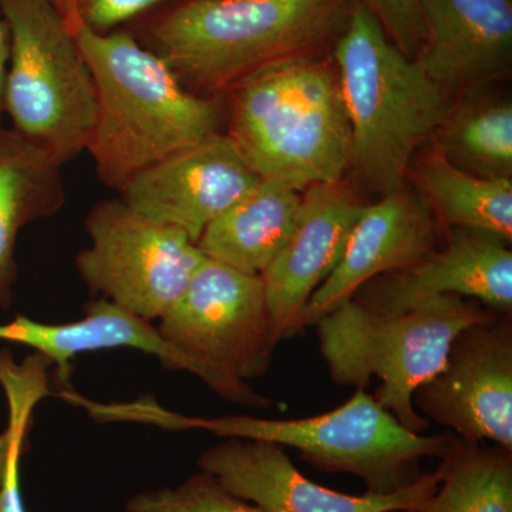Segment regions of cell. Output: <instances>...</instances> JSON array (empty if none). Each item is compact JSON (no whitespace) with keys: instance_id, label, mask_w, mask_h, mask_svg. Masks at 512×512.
Listing matches in <instances>:
<instances>
[{"instance_id":"6da1fadb","label":"cell","mask_w":512,"mask_h":512,"mask_svg":"<svg viewBox=\"0 0 512 512\" xmlns=\"http://www.w3.org/2000/svg\"><path fill=\"white\" fill-rule=\"evenodd\" d=\"M356 0H181L128 30L185 89L221 99L278 64L330 55Z\"/></svg>"},{"instance_id":"7a4b0ae2","label":"cell","mask_w":512,"mask_h":512,"mask_svg":"<svg viewBox=\"0 0 512 512\" xmlns=\"http://www.w3.org/2000/svg\"><path fill=\"white\" fill-rule=\"evenodd\" d=\"M77 43L96 86V120L86 150L101 183L120 191L141 171L221 133V99L185 89L168 64L128 29Z\"/></svg>"},{"instance_id":"3957f363","label":"cell","mask_w":512,"mask_h":512,"mask_svg":"<svg viewBox=\"0 0 512 512\" xmlns=\"http://www.w3.org/2000/svg\"><path fill=\"white\" fill-rule=\"evenodd\" d=\"M227 97V134L259 177L303 192L342 181L352 167V130L332 53L266 69Z\"/></svg>"},{"instance_id":"277c9868","label":"cell","mask_w":512,"mask_h":512,"mask_svg":"<svg viewBox=\"0 0 512 512\" xmlns=\"http://www.w3.org/2000/svg\"><path fill=\"white\" fill-rule=\"evenodd\" d=\"M332 57L352 130L353 165L383 197L403 187L417 148L453 109L450 94L357 0Z\"/></svg>"},{"instance_id":"5b68a950","label":"cell","mask_w":512,"mask_h":512,"mask_svg":"<svg viewBox=\"0 0 512 512\" xmlns=\"http://www.w3.org/2000/svg\"><path fill=\"white\" fill-rule=\"evenodd\" d=\"M495 313L480 302L460 296H439L403 312L372 308L359 299L340 303L315 323L320 353L330 377L340 386L366 389L380 382L375 399L406 429H429L413 397L436 375L453 340Z\"/></svg>"},{"instance_id":"8992f818","label":"cell","mask_w":512,"mask_h":512,"mask_svg":"<svg viewBox=\"0 0 512 512\" xmlns=\"http://www.w3.org/2000/svg\"><path fill=\"white\" fill-rule=\"evenodd\" d=\"M147 424L167 430H204L222 437L264 440L292 447L303 460L326 473L359 477L373 494H392L421 477V460L441 458L456 434L413 433L365 389L328 413L299 420L249 416H184L153 403Z\"/></svg>"},{"instance_id":"52a82bcc","label":"cell","mask_w":512,"mask_h":512,"mask_svg":"<svg viewBox=\"0 0 512 512\" xmlns=\"http://www.w3.org/2000/svg\"><path fill=\"white\" fill-rule=\"evenodd\" d=\"M9 28L5 113L13 130L63 165L86 150L96 86L76 33L52 0H0Z\"/></svg>"},{"instance_id":"ba28073f","label":"cell","mask_w":512,"mask_h":512,"mask_svg":"<svg viewBox=\"0 0 512 512\" xmlns=\"http://www.w3.org/2000/svg\"><path fill=\"white\" fill-rule=\"evenodd\" d=\"M157 329L222 399L239 406H268L269 400L248 383L268 370L279 343L262 276L205 256Z\"/></svg>"},{"instance_id":"9c48e42d","label":"cell","mask_w":512,"mask_h":512,"mask_svg":"<svg viewBox=\"0 0 512 512\" xmlns=\"http://www.w3.org/2000/svg\"><path fill=\"white\" fill-rule=\"evenodd\" d=\"M86 229L90 244L76 256L84 284L147 322L173 308L205 259L185 232L151 220L121 198L97 202Z\"/></svg>"},{"instance_id":"30bf717a","label":"cell","mask_w":512,"mask_h":512,"mask_svg":"<svg viewBox=\"0 0 512 512\" xmlns=\"http://www.w3.org/2000/svg\"><path fill=\"white\" fill-rule=\"evenodd\" d=\"M417 412L460 439L512 451V323L495 313L451 343L439 372L413 397Z\"/></svg>"},{"instance_id":"8fae6325","label":"cell","mask_w":512,"mask_h":512,"mask_svg":"<svg viewBox=\"0 0 512 512\" xmlns=\"http://www.w3.org/2000/svg\"><path fill=\"white\" fill-rule=\"evenodd\" d=\"M198 468L261 512H412L423 507L440 484L436 468L396 493L343 494L299 473L285 447L239 437H224L204 451Z\"/></svg>"},{"instance_id":"7c38bea8","label":"cell","mask_w":512,"mask_h":512,"mask_svg":"<svg viewBox=\"0 0 512 512\" xmlns=\"http://www.w3.org/2000/svg\"><path fill=\"white\" fill-rule=\"evenodd\" d=\"M261 180L227 133L205 138L158 161L120 190L128 207L185 232H202Z\"/></svg>"},{"instance_id":"4fadbf2b","label":"cell","mask_w":512,"mask_h":512,"mask_svg":"<svg viewBox=\"0 0 512 512\" xmlns=\"http://www.w3.org/2000/svg\"><path fill=\"white\" fill-rule=\"evenodd\" d=\"M363 208L342 181L302 192L291 235L262 275L279 342L302 329L309 299L338 266Z\"/></svg>"},{"instance_id":"5bb4252c","label":"cell","mask_w":512,"mask_h":512,"mask_svg":"<svg viewBox=\"0 0 512 512\" xmlns=\"http://www.w3.org/2000/svg\"><path fill=\"white\" fill-rule=\"evenodd\" d=\"M359 292L360 302L380 311L403 312L430 299L453 295L511 316L512 252L507 241L497 235L456 228L443 249L410 268L373 279Z\"/></svg>"},{"instance_id":"9a60e30c","label":"cell","mask_w":512,"mask_h":512,"mask_svg":"<svg viewBox=\"0 0 512 512\" xmlns=\"http://www.w3.org/2000/svg\"><path fill=\"white\" fill-rule=\"evenodd\" d=\"M436 238V218L420 194L400 187L365 205L338 266L309 299L302 328L355 298L373 279L416 265L436 251Z\"/></svg>"},{"instance_id":"2e32d148","label":"cell","mask_w":512,"mask_h":512,"mask_svg":"<svg viewBox=\"0 0 512 512\" xmlns=\"http://www.w3.org/2000/svg\"><path fill=\"white\" fill-rule=\"evenodd\" d=\"M423 45L416 62L447 94L507 72L512 0H419Z\"/></svg>"},{"instance_id":"e0dca14e","label":"cell","mask_w":512,"mask_h":512,"mask_svg":"<svg viewBox=\"0 0 512 512\" xmlns=\"http://www.w3.org/2000/svg\"><path fill=\"white\" fill-rule=\"evenodd\" d=\"M0 340L45 356L66 386L77 356L121 348L141 350L168 369L198 375L197 367L165 342L157 326L103 298L87 303L83 318L74 322L45 323L18 315L12 322L0 323Z\"/></svg>"},{"instance_id":"ac0fdd59","label":"cell","mask_w":512,"mask_h":512,"mask_svg":"<svg viewBox=\"0 0 512 512\" xmlns=\"http://www.w3.org/2000/svg\"><path fill=\"white\" fill-rule=\"evenodd\" d=\"M63 164L12 127L0 124V309L9 311L19 268L16 244L32 222L53 217L66 202Z\"/></svg>"},{"instance_id":"d6986e66","label":"cell","mask_w":512,"mask_h":512,"mask_svg":"<svg viewBox=\"0 0 512 512\" xmlns=\"http://www.w3.org/2000/svg\"><path fill=\"white\" fill-rule=\"evenodd\" d=\"M302 194L281 181L258 184L208 225L197 245L207 258L262 276L285 247Z\"/></svg>"},{"instance_id":"ffe728a7","label":"cell","mask_w":512,"mask_h":512,"mask_svg":"<svg viewBox=\"0 0 512 512\" xmlns=\"http://www.w3.org/2000/svg\"><path fill=\"white\" fill-rule=\"evenodd\" d=\"M420 197L446 227L512 239V180L485 178L451 164L437 148L417 168Z\"/></svg>"},{"instance_id":"44dd1931","label":"cell","mask_w":512,"mask_h":512,"mask_svg":"<svg viewBox=\"0 0 512 512\" xmlns=\"http://www.w3.org/2000/svg\"><path fill=\"white\" fill-rule=\"evenodd\" d=\"M440 484L412 512H512V451L454 437L440 458Z\"/></svg>"},{"instance_id":"7402d4cb","label":"cell","mask_w":512,"mask_h":512,"mask_svg":"<svg viewBox=\"0 0 512 512\" xmlns=\"http://www.w3.org/2000/svg\"><path fill=\"white\" fill-rule=\"evenodd\" d=\"M434 136L437 150L461 170L512 180L510 101L468 100L453 106Z\"/></svg>"},{"instance_id":"603a6c76","label":"cell","mask_w":512,"mask_h":512,"mask_svg":"<svg viewBox=\"0 0 512 512\" xmlns=\"http://www.w3.org/2000/svg\"><path fill=\"white\" fill-rule=\"evenodd\" d=\"M49 366L45 357L36 353L16 363L9 352H0V386L8 402V427L12 430L8 467L0 485V512H28L20 490V461L25 453L33 410L50 394Z\"/></svg>"},{"instance_id":"cb8c5ba5","label":"cell","mask_w":512,"mask_h":512,"mask_svg":"<svg viewBox=\"0 0 512 512\" xmlns=\"http://www.w3.org/2000/svg\"><path fill=\"white\" fill-rule=\"evenodd\" d=\"M124 512H261L235 497L215 478L198 471L173 487L138 491L128 498Z\"/></svg>"},{"instance_id":"d4e9b609","label":"cell","mask_w":512,"mask_h":512,"mask_svg":"<svg viewBox=\"0 0 512 512\" xmlns=\"http://www.w3.org/2000/svg\"><path fill=\"white\" fill-rule=\"evenodd\" d=\"M382 25L404 55L416 59L423 45V20L419 0H357Z\"/></svg>"},{"instance_id":"484cf974","label":"cell","mask_w":512,"mask_h":512,"mask_svg":"<svg viewBox=\"0 0 512 512\" xmlns=\"http://www.w3.org/2000/svg\"><path fill=\"white\" fill-rule=\"evenodd\" d=\"M178 2L181 0H79L80 25L107 35Z\"/></svg>"},{"instance_id":"4316f807","label":"cell","mask_w":512,"mask_h":512,"mask_svg":"<svg viewBox=\"0 0 512 512\" xmlns=\"http://www.w3.org/2000/svg\"><path fill=\"white\" fill-rule=\"evenodd\" d=\"M9 55V28L5 20L0 19V124H2L3 114H5V89L6 76H8Z\"/></svg>"},{"instance_id":"83f0119b","label":"cell","mask_w":512,"mask_h":512,"mask_svg":"<svg viewBox=\"0 0 512 512\" xmlns=\"http://www.w3.org/2000/svg\"><path fill=\"white\" fill-rule=\"evenodd\" d=\"M53 5L62 13L66 22L69 23L73 32H76L80 26L79 20V0H52Z\"/></svg>"},{"instance_id":"f1b7e54d","label":"cell","mask_w":512,"mask_h":512,"mask_svg":"<svg viewBox=\"0 0 512 512\" xmlns=\"http://www.w3.org/2000/svg\"><path fill=\"white\" fill-rule=\"evenodd\" d=\"M10 448H12V430L8 427L0 433V485L3 483L6 467H8Z\"/></svg>"},{"instance_id":"f546056e","label":"cell","mask_w":512,"mask_h":512,"mask_svg":"<svg viewBox=\"0 0 512 512\" xmlns=\"http://www.w3.org/2000/svg\"><path fill=\"white\" fill-rule=\"evenodd\" d=\"M384 512H406V511H384Z\"/></svg>"}]
</instances>
